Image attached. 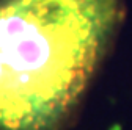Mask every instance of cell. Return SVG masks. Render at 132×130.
I'll return each mask as SVG.
<instances>
[{
  "mask_svg": "<svg viewBox=\"0 0 132 130\" xmlns=\"http://www.w3.org/2000/svg\"><path fill=\"white\" fill-rule=\"evenodd\" d=\"M123 21V0H0V130H58Z\"/></svg>",
  "mask_w": 132,
  "mask_h": 130,
  "instance_id": "6da1fadb",
  "label": "cell"
}]
</instances>
